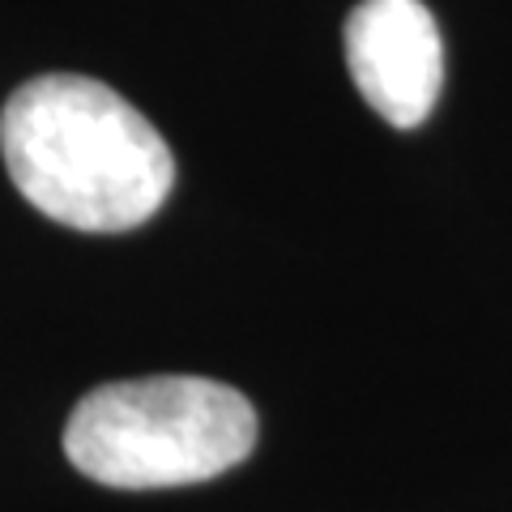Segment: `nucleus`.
Instances as JSON below:
<instances>
[{
    "mask_svg": "<svg viewBox=\"0 0 512 512\" xmlns=\"http://www.w3.org/2000/svg\"><path fill=\"white\" fill-rule=\"evenodd\" d=\"M9 180L73 231H133L163 210L175 158L141 111L94 77H35L0 111Z\"/></svg>",
    "mask_w": 512,
    "mask_h": 512,
    "instance_id": "f257e3e1",
    "label": "nucleus"
},
{
    "mask_svg": "<svg viewBox=\"0 0 512 512\" xmlns=\"http://www.w3.org/2000/svg\"><path fill=\"white\" fill-rule=\"evenodd\" d=\"M256 444V410L205 376L116 380L86 393L64 427V453L120 491L188 487L239 466Z\"/></svg>",
    "mask_w": 512,
    "mask_h": 512,
    "instance_id": "f03ea898",
    "label": "nucleus"
},
{
    "mask_svg": "<svg viewBox=\"0 0 512 512\" xmlns=\"http://www.w3.org/2000/svg\"><path fill=\"white\" fill-rule=\"evenodd\" d=\"M346 64L380 120L419 128L444 86L440 26L423 0H363L346 18Z\"/></svg>",
    "mask_w": 512,
    "mask_h": 512,
    "instance_id": "7ed1b4c3",
    "label": "nucleus"
}]
</instances>
